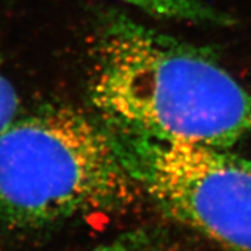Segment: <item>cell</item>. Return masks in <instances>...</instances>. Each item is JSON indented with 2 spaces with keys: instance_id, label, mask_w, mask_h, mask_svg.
<instances>
[{
  "instance_id": "3957f363",
  "label": "cell",
  "mask_w": 251,
  "mask_h": 251,
  "mask_svg": "<svg viewBox=\"0 0 251 251\" xmlns=\"http://www.w3.org/2000/svg\"><path fill=\"white\" fill-rule=\"evenodd\" d=\"M105 128L126 171L165 217L222 250L251 251V160Z\"/></svg>"
},
{
  "instance_id": "6da1fadb",
  "label": "cell",
  "mask_w": 251,
  "mask_h": 251,
  "mask_svg": "<svg viewBox=\"0 0 251 251\" xmlns=\"http://www.w3.org/2000/svg\"><path fill=\"white\" fill-rule=\"evenodd\" d=\"M95 56L90 99L102 125L218 150L251 132V95L206 48L114 14Z\"/></svg>"
},
{
  "instance_id": "8992f818",
  "label": "cell",
  "mask_w": 251,
  "mask_h": 251,
  "mask_svg": "<svg viewBox=\"0 0 251 251\" xmlns=\"http://www.w3.org/2000/svg\"><path fill=\"white\" fill-rule=\"evenodd\" d=\"M20 99L14 86L0 70V132L16 122Z\"/></svg>"
},
{
  "instance_id": "7a4b0ae2",
  "label": "cell",
  "mask_w": 251,
  "mask_h": 251,
  "mask_svg": "<svg viewBox=\"0 0 251 251\" xmlns=\"http://www.w3.org/2000/svg\"><path fill=\"white\" fill-rule=\"evenodd\" d=\"M140 188L108 129L68 106H49L0 132V217L37 229L136 201Z\"/></svg>"
},
{
  "instance_id": "5b68a950",
  "label": "cell",
  "mask_w": 251,
  "mask_h": 251,
  "mask_svg": "<svg viewBox=\"0 0 251 251\" xmlns=\"http://www.w3.org/2000/svg\"><path fill=\"white\" fill-rule=\"evenodd\" d=\"M82 251H182L167 228L142 227Z\"/></svg>"
},
{
  "instance_id": "277c9868",
  "label": "cell",
  "mask_w": 251,
  "mask_h": 251,
  "mask_svg": "<svg viewBox=\"0 0 251 251\" xmlns=\"http://www.w3.org/2000/svg\"><path fill=\"white\" fill-rule=\"evenodd\" d=\"M148 13L194 24L227 25L229 18L202 0H122Z\"/></svg>"
}]
</instances>
